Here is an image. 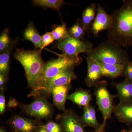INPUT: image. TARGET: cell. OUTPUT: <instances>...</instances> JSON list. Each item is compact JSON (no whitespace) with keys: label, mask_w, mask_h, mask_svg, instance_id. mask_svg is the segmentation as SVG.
<instances>
[{"label":"cell","mask_w":132,"mask_h":132,"mask_svg":"<svg viewBox=\"0 0 132 132\" xmlns=\"http://www.w3.org/2000/svg\"><path fill=\"white\" fill-rule=\"evenodd\" d=\"M112 22L108 31V40L121 47L132 46V0H124L111 14Z\"/></svg>","instance_id":"1"},{"label":"cell","mask_w":132,"mask_h":132,"mask_svg":"<svg viewBox=\"0 0 132 132\" xmlns=\"http://www.w3.org/2000/svg\"><path fill=\"white\" fill-rule=\"evenodd\" d=\"M42 51L17 49L14 54V59L24 67L28 85L32 89L40 80L44 70L45 63L42 57Z\"/></svg>","instance_id":"2"},{"label":"cell","mask_w":132,"mask_h":132,"mask_svg":"<svg viewBox=\"0 0 132 132\" xmlns=\"http://www.w3.org/2000/svg\"><path fill=\"white\" fill-rule=\"evenodd\" d=\"M82 61L80 56L71 57L62 54L57 59L45 63L42 77L37 85L32 89L29 96H40L43 88L47 82L58 74L70 68H74L80 65Z\"/></svg>","instance_id":"3"},{"label":"cell","mask_w":132,"mask_h":132,"mask_svg":"<svg viewBox=\"0 0 132 132\" xmlns=\"http://www.w3.org/2000/svg\"><path fill=\"white\" fill-rule=\"evenodd\" d=\"M87 55L99 63L124 65L130 61L127 53L121 47L107 40L93 48Z\"/></svg>","instance_id":"4"},{"label":"cell","mask_w":132,"mask_h":132,"mask_svg":"<svg viewBox=\"0 0 132 132\" xmlns=\"http://www.w3.org/2000/svg\"><path fill=\"white\" fill-rule=\"evenodd\" d=\"M107 86L106 81L102 80L99 81L95 86L94 95L97 100L96 104L103 118V123L98 132H106L107 121L111 119L113 113V100L116 96L109 92Z\"/></svg>","instance_id":"5"},{"label":"cell","mask_w":132,"mask_h":132,"mask_svg":"<svg viewBox=\"0 0 132 132\" xmlns=\"http://www.w3.org/2000/svg\"><path fill=\"white\" fill-rule=\"evenodd\" d=\"M55 46L61 50L63 54L71 57H77L82 53H89L93 48V44L90 41L79 40L69 35L62 40L58 41Z\"/></svg>","instance_id":"6"},{"label":"cell","mask_w":132,"mask_h":132,"mask_svg":"<svg viewBox=\"0 0 132 132\" xmlns=\"http://www.w3.org/2000/svg\"><path fill=\"white\" fill-rule=\"evenodd\" d=\"M21 108L27 115L39 120L51 118L53 112L47 100L40 95L36 97L31 104L22 105Z\"/></svg>","instance_id":"7"},{"label":"cell","mask_w":132,"mask_h":132,"mask_svg":"<svg viewBox=\"0 0 132 132\" xmlns=\"http://www.w3.org/2000/svg\"><path fill=\"white\" fill-rule=\"evenodd\" d=\"M64 132H85L80 118L72 109H66L56 118Z\"/></svg>","instance_id":"8"},{"label":"cell","mask_w":132,"mask_h":132,"mask_svg":"<svg viewBox=\"0 0 132 132\" xmlns=\"http://www.w3.org/2000/svg\"><path fill=\"white\" fill-rule=\"evenodd\" d=\"M112 17L108 13L100 4L97 5V11L96 16L90 27L89 33L97 38L99 33L104 30H108L112 25Z\"/></svg>","instance_id":"9"},{"label":"cell","mask_w":132,"mask_h":132,"mask_svg":"<svg viewBox=\"0 0 132 132\" xmlns=\"http://www.w3.org/2000/svg\"><path fill=\"white\" fill-rule=\"evenodd\" d=\"M74 68L67 69L48 80L43 88L40 94L43 93L50 94V91L53 88L71 84V81L76 78L74 72Z\"/></svg>","instance_id":"10"},{"label":"cell","mask_w":132,"mask_h":132,"mask_svg":"<svg viewBox=\"0 0 132 132\" xmlns=\"http://www.w3.org/2000/svg\"><path fill=\"white\" fill-rule=\"evenodd\" d=\"M8 124L13 132H36L39 126L35 121L17 115L12 117Z\"/></svg>","instance_id":"11"},{"label":"cell","mask_w":132,"mask_h":132,"mask_svg":"<svg viewBox=\"0 0 132 132\" xmlns=\"http://www.w3.org/2000/svg\"><path fill=\"white\" fill-rule=\"evenodd\" d=\"M87 72L85 78L86 85L88 87H95L103 77L101 67L96 60L87 55L86 57Z\"/></svg>","instance_id":"12"},{"label":"cell","mask_w":132,"mask_h":132,"mask_svg":"<svg viewBox=\"0 0 132 132\" xmlns=\"http://www.w3.org/2000/svg\"><path fill=\"white\" fill-rule=\"evenodd\" d=\"M113 113L120 122L132 125V101H119L114 106Z\"/></svg>","instance_id":"13"},{"label":"cell","mask_w":132,"mask_h":132,"mask_svg":"<svg viewBox=\"0 0 132 132\" xmlns=\"http://www.w3.org/2000/svg\"><path fill=\"white\" fill-rule=\"evenodd\" d=\"M72 87L71 84L64 86L55 87L52 88L50 94L52 95L54 104L59 110H66L65 104L67 98L68 93Z\"/></svg>","instance_id":"14"},{"label":"cell","mask_w":132,"mask_h":132,"mask_svg":"<svg viewBox=\"0 0 132 132\" xmlns=\"http://www.w3.org/2000/svg\"><path fill=\"white\" fill-rule=\"evenodd\" d=\"M82 110L83 114L80 119L84 126L90 127L94 129V132H98L101 124L97 120L95 107L90 105L83 107Z\"/></svg>","instance_id":"15"},{"label":"cell","mask_w":132,"mask_h":132,"mask_svg":"<svg viewBox=\"0 0 132 132\" xmlns=\"http://www.w3.org/2000/svg\"><path fill=\"white\" fill-rule=\"evenodd\" d=\"M112 85L116 88L118 93L116 95L119 101H132V83L125 79L122 82L112 81Z\"/></svg>","instance_id":"16"},{"label":"cell","mask_w":132,"mask_h":132,"mask_svg":"<svg viewBox=\"0 0 132 132\" xmlns=\"http://www.w3.org/2000/svg\"><path fill=\"white\" fill-rule=\"evenodd\" d=\"M24 39L32 43L35 50L39 48L43 49L42 42V36L39 34L38 30L32 22L29 23L28 26L24 30L23 34Z\"/></svg>","instance_id":"17"},{"label":"cell","mask_w":132,"mask_h":132,"mask_svg":"<svg viewBox=\"0 0 132 132\" xmlns=\"http://www.w3.org/2000/svg\"><path fill=\"white\" fill-rule=\"evenodd\" d=\"M92 95L87 90L82 89L76 90L73 93L68 95L67 99L71 101L80 107L87 106L90 105Z\"/></svg>","instance_id":"18"},{"label":"cell","mask_w":132,"mask_h":132,"mask_svg":"<svg viewBox=\"0 0 132 132\" xmlns=\"http://www.w3.org/2000/svg\"><path fill=\"white\" fill-rule=\"evenodd\" d=\"M97 11V5L92 3L82 12L81 21L86 32L89 33L90 27L96 16Z\"/></svg>","instance_id":"19"},{"label":"cell","mask_w":132,"mask_h":132,"mask_svg":"<svg viewBox=\"0 0 132 132\" xmlns=\"http://www.w3.org/2000/svg\"><path fill=\"white\" fill-rule=\"evenodd\" d=\"M99 63L101 67L103 77L113 79L122 76L125 65Z\"/></svg>","instance_id":"20"},{"label":"cell","mask_w":132,"mask_h":132,"mask_svg":"<svg viewBox=\"0 0 132 132\" xmlns=\"http://www.w3.org/2000/svg\"><path fill=\"white\" fill-rule=\"evenodd\" d=\"M69 34L72 37L79 40L84 39L85 33L86 32L81 22L79 19L75 23L68 29Z\"/></svg>","instance_id":"21"},{"label":"cell","mask_w":132,"mask_h":132,"mask_svg":"<svg viewBox=\"0 0 132 132\" xmlns=\"http://www.w3.org/2000/svg\"><path fill=\"white\" fill-rule=\"evenodd\" d=\"M13 48L1 52L0 54V74L7 77L9 72L10 53Z\"/></svg>","instance_id":"22"},{"label":"cell","mask_w":132,"mask_h":132,"mask_svg":"<svg viewBox=\"0 0 132 132\" xmlns=\"http://www.w3.org/2000/svg\"><path fill=\"white\" fill-rule=\"evenodd\" d=\"M33 3L36 6L57 10L65 4V2L62 0H35Z\"/></svg>","instance_id":"23"},{"label":"cell","mask_w":132,"mask_h":132,"mask_svg":"<svg viewBox=\"0 0 132 132\" xmlns=\"http://www.w3.org/2000/svg\"><path fill=\"white\" fill-rule=\"evenodd\" d=\"M13 44L12 43L7 29L3 30L0 36V52L6 51L13 48Z\"/></svg>","instance_id":"24"},{"label":"cell","mask_w":132,"mask_h":132,"mask_svg":"<svg viewBox=\"0 0 132 132\" xmlns=\"http://www.w3.org/2000/svg\"><path fill=\"white\" fill-rule=\"evenodd\" d=\"M52 33L55 40L58 41L64 39L69 35L67 25L64 23L57 26L53 30Z\"/></svg>","instance_id":"25"},{"label":"cell","mask_w":132,"mask_h":132,"mask_svg":"<svg viewBox=\"0 0 132 132\" xmlns=\"http://www.w3.org/2000/svg\"><path fill=\"white\" fill-rule=\"evenodd\" d=\"M43 126L47 132H64L61 125L53 121H48Z\"/></svg>","instance_id":"26"},{"label":"cell","mask_w":132,"mask_h":132,"mask_svg":"<svg viewBox=\"0 0 132 132\" xmlns=\"http://www.w3.org/2000/svg\"><path fill=\"white\" fill-rule=\"evenodd\" d=\"M122 76L132 83V61H129L125 64Z\"/></svg>","instance_id":"27"},{"label":"cell","mask_w":132,"mask_h":132,"mask_svg":"<svg viewBox=\"0 0 132 132\" xmlns=\"http://www.w3.org/2000/svg\"><path fill=\"white\" fill-rule=\"evenodd\" d=\"M55 40L52 35V32H47L42 36L43 48L47 46Z\"/></svg>","instance_id":"28"},{"label":"cell","mask_w":132,"mask_h":132,"mask_svg":"<svg viewBox=\"0 0 132 132\" xmlns=\"http://www.w3.org/2000/svg\"><path fill=\"white\" fill-rule=\"evenodd\" d=\"M4 91H1L0 93V114L2 115L6 111V100H5Z\"/></svg>","instance_id":"29"},{"label":"cell","mask_w":132,"mask_h":132,"mask_svg":"<svg viewBox=\"0 0 132 132\" xmlns=\"http://www.w3.org/2000/svg\"><path fill=\"white\" fill-rule=\"evenodd\" d=\"M7 77L2 74H0V90H5V85L7 81Z\"/></svg>","instance_id":"30"},{"label":"cell","mask_w":132,"mask_h":132,"mask_svg":"<svg viewBox=\"0 0 132 132\" xmlns=\"http://www.w3.org/2000/svg\"><path fill=\"white\" fill-rule=\"evenodd\" d=\"M18 102L14 98H11L9 100L7 104V106L10 108H14L18 105Z\"/></svg>","instance_id":"31"},{"label":"cell","mask_w":132,"mask_h":132,"mask_svg":"<svg viewBox=\"0 0 132 132\" xmlns=\"http://www.w3.org/2000/svg\"><path fill=\"white\" fill-rule=\"evenodd\" d=\"M36 132H47L43 127V125H40L38 127Z\"/></svg>","instance_id":"32"},{"label":"cell","mask_w":132,"mask_h":132,"mask_svg":"<svg viewBox=\"0 0 132 132\" xmlns=\"http://www.w3.org/2000/svg\"><path fill=\"white\" fill-rule=\"evenodd\" d=\"M0 132H7L5 127L1 126L0 127Z\"/></svg>","instance_id":"33"},{"label":"cell","mask_w":132,"mask_h":132,"mask_svg":"<svg viewBox=\"0 0 132 132\" xmlns=\"http://www.w3.org/2000/svg\"><path fill=\"white\" fill-rule=\"evenodd\" d=\"M120 132H132V129H130L129 130H121Z\"/></svg>","instance_id":"34"}]
</instances>
